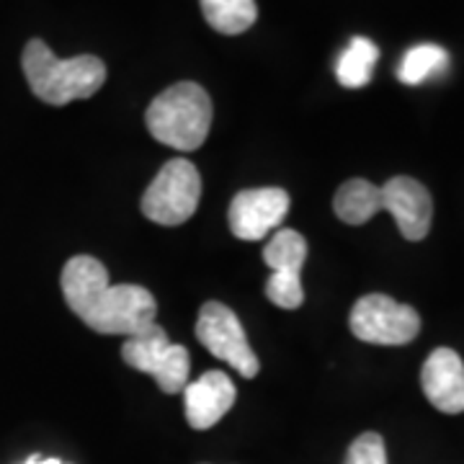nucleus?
I'll return each mask as SVG.
<instances>
[{"label": "nucleus", "mask_w": 464, "mask_h": 464, "mask_svg": "<svg viewBox=\"0 0 464 464\" xmlns=\"http://www.w3.org/2000/svg\"><path fill=\"white\" fill-rule=\"evenodd\" d=\"M67 307L101 335L132 338L155 323L158 302L145 286L111 284L109 271L93 256H75L63 268Z\"/></svg>", "instance_id": "f257e3e1"}, {"label": "nucleus", "mask_w": 464, "mask_h": 464, "mask_svg": "<svg viewBox=\"0 0 464 464\" xmlns=\"http://www.w3.org/2000/svg\"><path fill=\"white\" fill-rule=\"evenodd\" d=\"M21 67L34 96L50 106L91 99L106 81V65L99 57L78 54L60 60L42 39H32L26 44Z\"/></svg>", "instance_id": "f03ea898"}, {"label": "nucleus", "mask_w": 464, "mask_h": 464, "mask_svg": "<svg viewBox=\"0 0 464 464\" xmlns=\"http://www.w3.org/2000/svg\"><path fill=\"white\" fill-rule=\"evenodd\" d=\"M212 99L199 83H176L166 88L158 99L148 106L150 134L163 142L168 148L181 150H199L212 130Z\"/></svg>", "instance_id": "7ed1b4c3"}, {"label": "nucleus", "mask_w": 464, "mask_h": 464, "mask_svg": "<svg viewBox=\"0 0 464 464\" xmlns=\"http://www.w3.org/2000/svg\"><path fill=\"white\" fill-rule=\"evenodd\" d=\"M201 199V176L194 163L168 160L142 197V215L163 227H179L191 219Z\"/></svg>", "instance_id": "20e7f679"}, {"label": "nucleus", "mask_w": 464, "mask_h": 464, "mask_svg": "<svg viewBox=\"0 0 464 464\" xmlns=\"http://www.w3.org/2000/svg\"><path fill=\"white\" fill-rule=\"evenodd\" d=\"M121 359L142 374H150L166 395H179L188 384L191 356L179 343L168 341L166 331L152 323L150 328L124 341Z\"/></svg>", "instance_id": "39448f33"}, {"label": "nucleus", "mask_w": 464, "mask_h": 464, "mask_svg": "<svg viewBox=\"0 0 464 464\" xmlns=\"http://www.w3.org/2000/svg\"><path fill=\"white\" fill-rule=\"evenodd\" d=\"M351 333L374 346H405L420 333V315L415 307L395 302L387 295H366L351 310Z\"/></svg>", "instance_id": "423d86ee"}, {"label": "nucleus", "mask_w": 464, "mask_h": 464, "mask_svg": "<svg viewBox=\"0 0 464 464\" xmlns=\"http://www.w3.org/2000/svg\"><path fill=\"white\" fill-rule=\"evenodd\" d=\"M197 338L212 356L222 359L225 364H230L246 380H253L258 374L261 364H258V359H256V353L250 348L240 320L227 304L207 302L201 307L199 320H197Z\"/></svg>", "instance_id": "0eeeda50"}, {"label": "nucleus", "mask_w": 464, "mask_h": 464, "mask_svg": "<svg viewBox=\"0 0 464 464\" xmlns=\"http://www.w3.org/2000/svg\"><path fill=\"white\" fill-rule=\"evenodd\" d=\"M307 258V240L297 230H276L264 250L271 276L266 282V297L282 310H297L304 302L302 266Z\"/></svg>", "instance_id": "6e6552de"}, {"label": "nucleus", "mask_w": 464, "mask_h": 464, "mask_svg": "<svg viewBox=\"0 0 464 464\" xmlns=\"http://www.w3.org/2000/svg\"><path fill=\"white\" fill-rule=\"evenodd\" d=\"M380 212H390L405 240H423L431 230L433 199L429 188L411 176H395L380 186Z\"/></svg>", "instance_id": "1a4fd4ad"}, {"label": "nucleus", "mask_w": 464, "mask_h": 464, "mask_svg": "<svg viewBox=\"0 0 464 464\" xmlns=\"http://www.w3.org/2000/svg\"><path fill=\"white\" fill-rule=\"evenodd\" d=\"M289 194L284 188H248L230 204V230L240 240H264L276 230L289 212Z\"/></svg>", "instance_id": "9d476101"}, {"label": "nucleus", "mask_w": 464, "mask_h": 464, "mask_svg": "<svg viewBox=\"0 0 464 464\" xmlns=\"http://www.w3.org/2000/svg\"><path fill=\"white\" fill-rule=\"evenodd\" d=\"M420 387L436 411L464 413V362L451 348H436L420 369Z\"/></svg>", "instance_id": "9b49d317"}, {"label": "nucleus", "mask_w": 464, "mask_h": 464, "mask_svg": "<svg viewBox=\"0 0 464 464\" xmlns=\"http://www.w3.org/2000/svg\"><path fill=\"white\" fill-rule=\"evenodd\" d=\"M237 398V390L225 372H207L197 382H188L183 387L186 400V420L191 429L207 431L222 420V415L230 411Z\"/></svg>", "instance_id": "f8f14e48"}, {"label": "nucleus", "mask_w": 464, "mask_h": 464, "mask_svg": "<svg viewBox=\"0 0 464 464\" xmlns=\"http://www.w3.org/2000/svg\"><path fill=\"white\" fill-rule=\"evenodd\" d=\"M333 209L346 225H366L372 217L380 215V186L364 179H351L335 191Z\"/></svg>", "instance_id": "ddd939ff"}, {"label": "nucleus", "mask_w": 464, "mask_h": 464, "mask_svg": "<svg viewBox=\"0 0 464 464\" xmlns=\"http://www.w3.org/2000/svg\"><path fill=\"white\" fill-rule=\"evenodd\" d=\"M380 60V50L372 39L353 36L343 54L335 63V75L343 88H364L374 75V67Z\"/></svg>", "instance_id": "4468645a"}, {"label": "nucleus", "mask_w": 464, "mask_h": 464, "mask_svg": "<svg viewBox=\"0 0 464 464\" xmlns=\"http://www.w3.org/2000/svg\"><path fill=\"white\" fill-rule=\"evenodd\" d=\"M201 14L215 32L235 36L256 24L258 5L256 0H201Z\"/></svg>", "instance_id": "2eb2a0df"}, {"label": "nucleus", "mask_w": 464, "mask_h": 464, "mask_svg": "<svg viewBox=\"0 0 464 464\" xmlns=\"http://www.w3.org/2000/svg\"><path fill=\"white\" fill-rule=\"evenodd\" d=\"M449 65V52L439 44H415L400 60L398 78L405 85H420Z\"/></svg>", "instance_id": "dca6fc26"}, {"label": "nucleus", "mask_w": 464, "mask_h": 464, "mask_svg": "<svg viewBox=\"0 0 464 464\" xmlns=\"http://www.w3.org/2000/svg\"><path fill=\"white\" fill-rule=\"evenodd\" d=\"M346 464H387V449L380 433H362L351 447H348Z\"/></svg>", "instance_id": "f3484780"}, {"label": "nucleus", "mask_w": 464, "mask_h": 464, "mask_svg": "<svg viewBox=\"0 0 464 464\" xmlns=\"http://www.w3.org/2000/svg\"><path fill=\"white\" fill-rule=\"evenodd\" d=\"M24 464H65V462H60V459H52V457H32V459H26Z\"/></svg>", "instance_id": "a211bd4d"}]
</instances>
